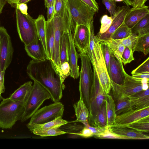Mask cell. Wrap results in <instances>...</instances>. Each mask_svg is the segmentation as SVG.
I'll list each match as a JSON object with an SVG mask.
<instances>
[{"mask_svg": "<svg viewBox=\"0 0 149 149\" xmlns=\"http://www.w3.org/2000/svg\"><path fill=\"white\" fill-rule=\"evenodd\" d=\"M28 55L33 60L43 61L48 58L44 47L38 37L29 44L24 45Z\"/></svg>", "mask_w": 149, "mask_h": 149, "instance_id": "18", "label": "cell"}, {"mask_svg": "<svg viewBox=\"0 0 149 149\" xmlns=\"http://www.w3.org/2000/svg\"><path fill=\"white\" fill-rule=\"evenodd\" d=\"M134 0H123V1L126 4L127 6H132Z\"/></svg>", "mask_w": 149, "mask_h": 149, "instance_id": "56", "label": "cell"}, {"mask_svg": "<svg viewBox=\"0 0 149 149\" xmlns=\"http://www.w3.org/2000/svg\"><path fill=\"white\" fill-rule=\"evenodd\" d=\"M64 108L60 102H55L38 110L30 118L28 124H42L63 116Z\"/></svg>", "mask_w": 149, "mask_h": 149, "instance_id": "9", "label": "cell"}, {"mask_svg": "<svg viewBox=\"0 0 149 149\" xmlns=\"http://www.w3.org/2000/svg\"><path fill=\"white\" fill-rule=\"evenodd\" d=\"M34 130L31 131L33 134L42 137L50 136H56L67 133L66 132L62 131L59 128Z\"/></svg>", "mask_w": 149, "mask_h": 149, "instance_id": "35", "label": "cell"}, {"mask_svg": "<svg viewBox=\"0 0 149 149\" xmlns=\"http://www.w3.org/2000/svg\"><path fill=\"white\" fill-rule=\"evenodd\" d=\"M138 38L137 34L132 33L131 35L127 38L115 40L122 44L125 47H129L132 49L133 51Z\"/></svg>", "mask_w": 149, "mask_h": 149, "instance_id": "36", "label": "cell"}, {"mask_svg": "<svg viewBox=\"0 0 149 149\" xmlns=\"http://www.w3.org/2000/svg\"><path fill=\"white\" fill-rule=\"evenodd\" d=\"M16 8L18 9L23 14L26 15H28L27 13L28 7L26 3H17L16 4Z\"/></svg>", "mask_w": 149, "mask_h": 149, "instance_id": "50", "label": "cell"}, {"mask_svg": "<svg viewBox=\"0 0 149 149\" xmlns=\"http://www.w3.org/2000/svg\"><path fill=\"white\" fill-rule=\"evenodd\" d=\"M100 139H130L128 137L120 136L112 132L110 130V126H108L105 131L101 134L94 136Z\"/></svg>", "mask_w": 149, "mask_h": 149, "instance_id": "39", "label": "cell"}, {"mask_svg": "<svg viewBox=\"0 0 149 149\" xmlns=\"http://www.w3.org/2000/svg\"><path fill=\"white\" fill-rule=\"evenodd\" d=\"M57 72L62 82L63 83L65 79L70 75V68L68 62H65L61 64Z\"/></svg>", "mask_w": 149, "mask_h": 149, "instance_id": "40", "label": "cell"}, {"mask_svg": "<svg viewBox=\"0 0 149 149\" xmlns=\"http://www.w3.org/2000/svg\"><path fill=\"white\" fill-rule=\"evenodd\" d=\"M110 128L113 132L128 137L130 139H149V136L143 133L126 126H110Z\"/></svg>", "mask_w": 149, "mask_h": 149, "instance_id": "21", "label": "cell"}, {"mask_svg": "<svg viewBox=\"0 0 149 149\" xmlns=\"http://www.w3.org/2000/svg\"><path fill=\"white\" fill-rule=\"evenodd\" d=\"M111 84L122 85L126 73L122 61L118 60L114 56L111 57L108 71Z\"/></svg>", "mask_w": 149, "mask_h": 149, "instance_id": "16", "label": "cell"}, {"mask_svg": "<svg viewBox=\"0 0 149 149\" xmlns=\"http://www.w3.org/2000/svg\"><path fill=\"white\" fill-rule=\"evenodd\" d=\"M32 86V82L31 81L25 83L15 91L9 98L25 105L30 95Z\"/></svg>", "mask_w": 149, "mask_h": 149, "instance_id": "23", "label": "cell"}, {"mask_svg": "<svg viewBox=\"0 0 149 149\" xmlns=\"http://www.w3.org/2000/svg\"><path fill=\"white\" fill-rule=\"evenodd\" d=\"M149 73V57L131 72L132 75Z\"/></svg>", "mask_w": 149, "mask_h": 149, "instance_id": "43", "label": "cell"}, {"mask_svg": "<svg viewBox=\"0 0 149 149\" xmlns=\"http://www.w3.org/2000/svg\"><path fill=\"white\" fill-rule=\"evenodd\" d=\"M130 8L129 6L127 5L117 7L115 14L111 16L112 18L113 21L108 30L103 33H98L96 36L100 41L110 39L113 33L124 23L125 17Z\"/></svg>", "mask_w": 149, "mask_h": 149, "instance_id": "13", "label": "cell"}, {"mask_svg": "<svg viewBox=\"0 0 149 149\" xmlns=\"http://www.w3.org/2000/svg\"><path fill=\"white\" fill-rule=\"evenodd\" d=\"M132 34L131 29L123 23L113 33L110 39L114 40L121 39L127 38Z\"/></svg>", "mask_w": 149, "mask_h": 149, "instance_id": "34", "label": "cell"}, {"mask_svg": "<svg viewBox=\"0 0 149 149\" xmlns=\"http://www.w3.org/2000/svg\"><path fill=\"white\" fill-rule=\"evenodd\" d=\"M107 121L106 106L104 101L89 125L93 127H104L107 126Z\"/></svg>", "mask_w": 149, "mask_h": 149, "instance_id": "27", "label": "cell"}, {"mask_svg": "<svg viewBox=\"0 0 149 149\" xmlns=\"http://www.w3.org/2000/svg\"><path fill=\"white\" fill-rule=\"evenodd\" d=\"M27 73L32 80L48 91L54 102L61 100L65 86L51 60L48 58L42 61L32 59L28 65Z\"/></svg>", "mask_w": 149, "mask_h": 149, "instance_id": "1", "label": "cell"}, {"mask_svg": "<svg viewBox=\"0 0 149 149\" xmlns=\"http://www.w3.org/2000/svg\"><path fill=\"white\" fill-rule=\"evenodd\" d=\"M31 0H19L17 3L20 4L21 3H27Z\"/></svg>", "mask_w": 149, "mask_h": 149, "instance_id": "57", "label": "cell"}, {"mask_svg": "<svg viewBox=\"0 0 149 149\" xmlns=\"http://www.w3.org/2000/svg\"><path fill=\"white\" fill-rule=\"evenodd\" d=\"M149 26V14H147L131 29L132 33L137 34L139 32Z\"/></svg>", "mask_w": 149, "mask_h": 149, "instance_id": "38", "label": "cell"}, {"mask_svg": "<svg viewBox=\"0 0 149 149\" xmlns=\"http://www.w3.org/2000/svg\"><path fill=\"white\" fill-rule=\"evenodd\" d=\"M55 0V14L54 17L59 16L63 18L65 8V0Z\"/></svg>", "mask_w": 149, "mask_h": 149, "instance_id": "44", "label": "cell"}, {"mask_svg": "<svg viewBox=\"0 0 149 149\" xmlns=\"http://www.w3.org/2000/svg\"><path fill=\"white\" fill-rule=\"evenodd\" d=\"M149 116V107L139 109H132L116 116L112 126H125L141 118Z\"/></svg>", "mask_w": 149, "mask_h": 149, "instance_id": "14", "label": "cell"}, {"mask_svg": "<svg viewBox=\"0 0 149 149\" xmlns=\"http://www.w3.org/2000/svg\"><path fill=\"white\" fill-rule=\"evenodd\" d=\"M51 98L50 94L44 87L34 81L21 121L24 122L30 118L45 100Z\"/></svg>", "mask_w": 149, "mask_h": 149, "instance_id": "6", "label": "cell"}, {"mask_svg": "<svg viewBox=\"0 0 149 149\" xmlns=\"http://www.w3.org/2000/svg\"><path fill=\"white\" fill-rule=\"evenodd\" d=\"M148 14H149L148 6L144 5L139 8H130L126 15L124 23L131 29Z\"/></svg>", "mask_w": 149, "mask_h": 149, "instance_id": "19", "label": "cell"}, {"mask_svg": "<svg viewBox=\"0 0 149 149\" xmlns=\"http://www.w3.org/2000/svg\"><path fill=\"white\" fill-rule=\"evenodd\" d=\"M103 41L109 47L115 57L122 61L121 56L125 47L115 40L110 39Z\"/></svg>", "mask_w": 149, "mask_h": 149, "instance_id": "31", "label": "cell"}, {"mask_svg": "<svg viewBox=\"0 0 149 149\" xmlns=\"http://www.w3.org/2000/svg\"><path fill=\"white\" fill-rule=\"evenodd\" d=\"M69 9L76 25L88 27L96 11L80 0H66Z\"/></svg>", "mask_w": 149, "mask_h": 149, "instance_id": "8", "label": "cell"}, {"mask_svg": "<svg viewBox=\"0 0 149 149\" xmlns=\"http://www.w3.org/2000/svg\"><path fill=\"white\" fill-rule=\"evenodd\" d=\"M75 134L85 138H89L94 136L92 131L88 127L85 126L82 128L79 132Z\"/></svg>", "mask_w": 149, "mask_h": 149, "instance_id": "46", "label": "cell"}, {"mask_svg": "<svg viewBox=\"0 0 149 149\" xmlns=\"http://www.w3.org/2000/svg\"><path fill=\"white\" fill-rule=\"evenodd\" d=\"M12 7H16L19 0H6Z\"/></svg>", "mask_w": 149, "mask_h": 149, "instance_id": "53", "label": "cell"}, {"mask_svg": "<svg viewBox=\"0 0 149 149\" xmlns=\"http://www.w3.org/2000/svg\"><path fill=\"white\" fill-rule=\"evenodd\" d=\"M73 39L79 52L86 53L89 44L90 34L88 27L83 25H76Z\"/></svg>", "mask_w": 149, "mask_h": 149, "instance_id": "17", "label": "cell"}, {"mask_svg": "<svg viewBox=\"0 0 149 149\" xmlns=\"http://www.w3.org/2000/svg\"><path fill=\"white\" fill-rule=\"evenodd\" d=\"M105 102L107 125L111 126L113 125L117 116L115 112V104L112 97L109 94L106 95Z\"/></svg>", "mask_w": 149, "mask_h": 149, "instance_id": "26", "label": "cell"}, {"mask_svg": "<svg viewBox=\"0 0 149 149\" xmlns=\"http://www.w3.org/2000/svg\"><path fill=\"white\" fill-rule=\"evenodd\" d=\"M6 1V0H0V15L2 12Z\"/></svg>", "mask_w": 149, "mask_h": 149, "instance_id": "54", "label": "cell"}, {"mask_svg": "<svg viewBox=\"0 0 149 149\" xmlns=\"http://www.w3.org/2000/svg\"><path fill=\"white\" fill-rule=\"evenodd\" d=\"M69 44L67 33L66 31L62 36L60 49V65L62 63L69 61Z\"/></svg>", "mask_w": 149, "mask_h": 149, "instance_id": "29", "label": "cell"}, {"mask_svg": "<svg viewBox=\"0 0 149 149\" xmlns=\"http://www.w3.org/2000/svg\"><path fill=\"white\" fill-rule=\"evenodd\" d=\"M115 100L116 101L115 112L116 115L132 109L128 97H120Z\"/></svg>", "mask_w": 149, "mask_h": 149, "instance_id": "33", "label": "cell"}, {"mask_svg": "<svg viewBox=\"0 0 149 149\" xmlns=\"http://www.w3.org/2000/svg\"><path fill=\"white\" fill-rule=\"evenodd\" d=\"M125 126L139 132L148 133L149 116L138 120Z\"/></svg>", "mask_w": 149, "mask_h": 149, "instance_id": "30", "label": "cell"}, {"mask_svg": "<svg viewBox=\"0 0 149 149\" xmlns=\"http://www.w3.org/2000/svg\"><path fill=\"white\" fill-rule=\"evenodd\" d=\"M55 0H54L52 3L47 8V21H50L54 17L55 14Z\"/></svg>", "mask_w": 149, "mask_h": 149, "instance_id": "47", "label": "cell"}, {"mask_svg": "<svg viewBox=\"0 0 149 149\" xmlns=\"http://www.w3.org/2000/svg\"><path fill=\"white\" fill-rule=\"evenodd\" d=\"M80 0L93 9L96 12H98L99 10V7L98 3L95 0Z\"/></svg>", "mask_w": 149, "mask_h": 149, "instance_id": "49", "label": "cell"}, {"mask_svg": "<svg viewBox=\"0 0 149 149\" xmlns=\"http://www.w3.org/2000/svg\"><path fill=\"white\" fill-rule=\"evenodd\" d=\"M55 39V54L53 63L56 71L60 65V49L62 38L66 31V26L63 18L59 16L53 17Z\"/></svg>", "mask_w": 149, "mask_h": 149, "instance_id": "15", "label": "cell"}, {"mask_svg": "<svg viewBox=\"0 0 149 149\" xmlns=\"http://www.w3.org/2000/svg\"><path fill=\"white\" fill-rule=\"evenodd\" d=\"M94 45L89 46L86 53L88 56L97 75L100 84L105 93L109 94L111 85L106 63L101 51L100 41L94 36Z\"/></svg>", "mask_w": 149, "mask_h": 149, "instance_id": "2", "label": "cell"}, {"mask_svg": "<svg viewBox=\"0 0 149 149\" xmlns=\"http://www.w3.org/2000/svg\"><path fill=\"white\" fill-rule=\"evenodd\" d=\"M25 104L9 97L3 98L0 103V128L10 129L22 119Z\"/></svg>", "mask_w": 149, "mask_h": 149, "instance_id": "3", "label": "cell"}, {"mask_svg": "<svg viewBox=\"0 0 149 149\" xmlns=\"http://www.w3.org/2000/svg\"><path fill=\"white\" fill-rule=\"evenodd\" d=\"M68 123V121L63 119L62 116H59L53 120L43 124H29L28 123L26 125V126L31 132L34 130L60 127Z\"/></svg>", "mask_w": 149, "mask_h": 149, "instance_id": "25", "label": "cell"}, {"mask_svg": "<svg viewBox=\"0 0 149 149\" xmlns=\"http://www.w3.org/2000/svg\"><path fill=\"white\" fill-rule=\"evenodd\" d=\"M15 13L18 35L24 45H27L38 37L35 19L28 14H23L16 8Z\"/></svg>", "mask_w": 149, "mask_h": 149, "instance_id": "7", "label": "cell"}, {"mask_svg": "<svg viewBox=\"0 0 149 149\" xmlns=\"http://www.w3.org/2000/svg\"><path fill=\"white\" fill-rule=\"evenodd\" d=\"M46 41L48 59L54 62L55 54V39L53 18L46 22Z\"/></svg>", "mask_w": 149, "mask_h": 149, "instance_id": "20", "label": "cell"}, {"mask_svg": "<svg viewBox=\"0 0 149 149\" xmlns=\"http://www.w3.org/2000/svg\"><path fill=\"white\" fill-rule=\"evenodd\" d=\"M100 45L108 71L111 57L114 55L109 47L103 41H100Z\"/></svg>", "mask_w": 149, "mask_h": 149, "instance_id": "37", "label": "cell"}, {"mask_svg": "<svg viewBox=\"0 0 149 149\" xmlns=\"http://www.w3.org/2000/svg\"></svg>", "mask_w": 149, "mask_h": 149, "instance_id": "59", "label": "cell"}, {"mask_svg": "<svg viewBox=\"0 0 149 149\" xmlns=\"http://www.w3.org/2000/svg\"><path fill=\"white\" fill-rule=\"evenodd\" d=\"M112 21L113 19L111 16L107 15H103L100 19L101 26L98 33H103L106 32L111 26Z\"/></svg>", "mask_w": 149, "mask_h": 149, "instance_id": "41", "label": "cell"}, {"mask_svg": "<svg viewBox=\"0 0 149 149\" xmlns=\"http://www.w3.org/2000/svg\"><path fill=\"white\" fill-rule=\"evenodd\" d=\"M148 0H134L132 6L133 8H137L141 7L145 5V3Z\"/></svg>", "mask_w": 149, "mask_h": 149, "instance_id": "51", "label": "cell"}, {"mask_svg": "<svg viewBox=\"0 0 149 149\" xmlns=\"http://www.w3.org/2000/svg\"><path fill=\"white\" fill-rule=\"evenodd\" d=\"M66 31L69 40V61L70 68V76L74 79H77L79 76V67L78 61L79 57V54L77 52L74 44L72 33L74 31V26L72 21L68 20L66 22Z\"/></svg>", "mask_w": 149, "mask_h": 149, "instance_id": "12", "label": "cell"}, {"mask_svg": "<svg viewBox=\"0 0 149 149\" xmlns=\"http://www.w3.org/2000/svg\"><path fill=\"white\" fill-rule=\"evenodd\" d=\"M102 2L111 16L115 14L117 7L116 2L114 0H102Z\"/></svg>", "mask_w": 149, "mask_h": 149, "instance_id": "45", "label": "cell"}, {"mask_svg": "<svg viewBox=\"0 0 149 149\" xmlns=\"http://www.w3.org/2000/svg\"><path fill=\"white\" fill-rule=\"evenodd\" d=\"M132 76L138 79H149V73L140 74L132 75Z\"/></svg>", "mask_w": 149, "mask_h": 149, "instance_id": "52", "label": "cell"}, {"mask_svg": "<svg viewBox=\"0 0 149 149\" xmlns=\"http://www.w3.org/2000/svg\"><path fill=\"white\" fill-rule=\"evenodd\" d=\"M13 49L6 29L0 26V71L5 72L12 61Z\"/></svg>", "mask_w": 149, "mask_h": 149, "instance_id": "10", "label": "cell"}, {"mask_svg": "<svg viewBox=\"0 0 149 149\" xmlns=\"http://www.w3.org/2000/svg\"><path fill=\"white\" fill-rule=\"evenodd\" d=\"M94 80L90 93L91 110L88 122L90 123L96 115L103 103L105 101L106 94L103 90L94 69Z\"/></svg>", "mask_w": 149, "mask_h": 149, "instance_id": "11", "label": "cell"}, {"mask_svg": "<svg viewBox=\"0 0 149 149\" xmlns=\"http://www.w3.org/2000/svg\"><path fill=\"white\" fill-rule=\"evenodd\" d=\"M73 107L77 119L72 122H79L82 123L88 122L90 112L81 94H80L79 100L73 105Z\"/></svg>", "mask_w": 149, "mask_h": 149, "instance_id": "24", "label": "cell"}, {"mask_svg": "<svg viewBox=\"0 0 149 149\" xmlns=\"http://www.w3.org/2000/svg\"><path fill=\"white\" fill-rule=\"evenodd\" d=\"M128 97L132 109H139L149 107V88Z\"/></svg>", "mask_w": 149, "mask_h": 149, "instance_id": "22", "label": "cell"}, {"mask_svg": "<svg viewBox=\"0 0 149 149\" xmlns=\"http://www.w3.org/2000/svg\"><path fill=\"white\" fill-rule=\"evenodd\" d=\"M149 79H138L127 73L121 85L111 84V89L115 100L120 97H128L149 88Z\"/></svg>", "mask_w": 149, "mask_h": 149, "instance_id": "5", "label": "cell"}, {"mask_svg": "<svg viewBox=\"0 0 149 149\" xmlns=\"http://www.w3.org/2000/svg\"><path fill=\"white\" fill-rule=\"evenodd\" d=\"M79 55L81 62L79 73V93L90 112V93L94 80V72L92 69L90 58L86 53H79Z\"/></svg>", "mask_w": 149, "mask_h": 149, "instance_id": "4", "label": "cell"}, {"mask_svg": "<svg viewBox=\"0 0 149 149\" xmlns=\"http://www.w3.org/2000/svg\"><path fill=\"white\" fill-rule=\"evenodd\" d=\"M35 21L38 37L42 42L47 55L46 41V21L44 16L42 15H39L37 18L35 19Z\"/></svg>", "mask_w": 149, "mask_h": 149, "instance_id": "28", "label": "cell"}, {"mask_svg": "<svg viewBox=\"0 0 149 149\" xmlns=\"http://www.w3.org/2000/svg\"><path fill=\"white\" fill-rule=\"evenodd\" d=\"M133 51L141 52L145 55L149 54V33L138 37Z\"/></svg>", "mask_w": 149, "mask_h": 149, "instance_id": "32", "label": "cell"}, {"mask_svg": "<svg viewBox=\"0 0 149 149\" xmlns=\"http://www.w3.org/2000/svg\"><path fill=\"white\" fill-rule=\"evenodd\" d=\"M134 52L132 49L128 47H125L121 59L124 65L134 60L133 56Z\"/></svg>", "mask_w": 149, "mask_h": 149, "instance_id": "42", "label": "cell"}, {"mask_svg": "<svg viewBox=\"0 0 149 149\" xmlns=\"http://www.w3.org/2000/svg\"><path fill=\"white\" fill-rule=\"evenodd\" d=\"M54 0H45V5L46 8H47L53 2Z\"/></svg>", "mask_w": 149, "mask_h": 149, "instance_id": "55", "label": "cell"}, {"mask_svg": "<svg viewBox=\"0 0 149 149\" xmlns=\"http://www.w3.org/2000/svg\"><path fill=\"white\" fill-rule=\"evenodd\" d=\"M116 2H121L123 1V0H114Z\"/></svg>", "mask_w": 149, "mask_h": 149, "instance_id": "58", "label": "cell"}, {"mask_svg": "<svg viewBox=\"0 0 149 149\" xmlns=\"http://www.w3.org/2000/svg\"><path fill=\"white\" fill-rule=\"evenodd\" d=\"M104 127H99L92 126L90 125L87 127L89 128L93 133L94 136H97L103 133L106 130L107 126Z\"/></svg>", "mask_w": 149, "mask_h": 149, "instance_id": "48", "label": "cell"}]
</instances>
